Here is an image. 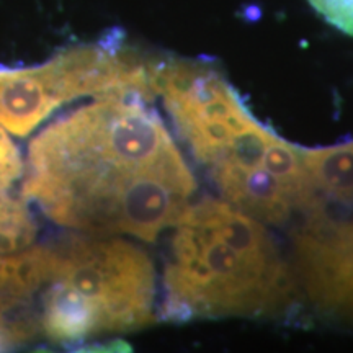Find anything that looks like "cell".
<instances>
[{
    "label": "cell",
    "instance_id": "8",
    "mask_svg": "<svg viewBox=\"0 0 353 353\" xmlns=\"http://www.w3.org/2000/svg\"><path fill=\"white\" fill-rule=\"evenodd\" d=\"M301 157L317 195L330 205L353 210V139L301 149Z\"/></svg>",
    "mask_w": 353,
    "mask_h": 353
},
{
    "label": "cell",
    "instance_id": "9",
    "mask_svg": "<svg viewBox=\"0 0 353 353\" xmlns=\"http://www.w3.org/2000/svg\"><path fill=\"white\" fill-rule=\"evenodd\" d=\"M37 237V223L28 208V200L0 190V254H15L28 249Z\"/></svg>",
    "mask_w": 353,
    "mask_h": 353
},
{
    "label": "cell",
    "instance_id": "3",
    "mask_svg": "<svg viewBox=\"0 0 353 353\" xmlns=\"http://www.w3.org/2000/svg\"><path fill=\"white\" fill-rule=\"evenodd\" d=\"M175 130L223 200L262 223H288L319 198L301 148L255 120L229 82L213 83L190 99Z\"/></svg>",
    "mask_w": 353,
    "mask_h": 353
},
{
    "label": "cell",
    "instance_id": "6",
    "mask_svg": "<svg viewBox=\"0 0 353 353\" xmlns=\"http://www.w3.org/2000/svg\"><path fill=\"white\" fill-rule=\"evenodd\" d=\"M293 275L321 314L353 321V210L319 198L291 232Z\"/></svg>",
    "mask_w": 353,
    "mask_h": 353
},
{
    "label": "cell",
    "instance_id": "11",
    "mask_svg": "<svg viewBox=\"0 0 353 353\" xmlns=\"http://www.w3.org/2000/svg\"><path fill=\"white\" fill-rule=\"evenodd\" d=\"M311 7L342 33L353 37V0H307Z\"/></svg>",
    "mask_w": 353,
    "mask_h": 353
},
{
    "label": "cell",
    "instance_id": "2",
    "mask_svg": "<svg viewBox=\"0 0 353 353\" xmlns=\"http://www.w3.org/2000/svg\"><path fill=\"white\" fill-rule=\"evenodd\" d=\"M174 228L162 321L273 317L296 304L293 270L260 219L206 198L190 205Z\"/></svg>",
    "mask_w": 353,
    "mask_h": 353
},
{
    "label": "cell",
    "instance_id": "4",
    "mask_svg": "<svg viewBox=\"0 0 353 353\" xmlns=\"http://www.w3.org/2000/svg\"><path fill=\"white\" fill-rule=\"evenodd\" d=\"M39 335L77 343L138 330L154 321L157 275L151 257L120 236L70 234L44 245Z\"/></svg>",
    "mask_w": 353,
    "mask_h": 353
},
{
    "label": "cell",
    "instance_id": "5",
    "mask_svg": "<svg viewBox=\"0 0 353 353\" xmlns=\"http://www.w3.org/2000/svg\"><path fill=\"white\" fill-rule=\"evenodd\" d=\"M157 57L123 44L72 46L37 68L0 69V126L25 138L68 101L156 95Z\"/></svg>",
    "mask_w": 353,
    "mask_h": 353
},
{
    "label": "cell",
    "instance_id": "7",
    "mask_svg": "<svg viewBox=\"0 0 353 353\" xmlns=\"http://www.w3.org/2000/svg\"><path fill=\"white\" fill-rule=\"evenodd\" d=\"M46 275L44 245L0 254V350L38 335L34 304Z\"/></svg>",
    "mask_w": 353,
    "mask_h": 353
},
{
    "label": "cell",
    "instance_id": "10",
    "mask_svg": "<svg viewBox=\"0 0 353 353\" xmlns=\"http://www.w3.org/2000/svg\"><path fill=\"white\" fill-rule=\"evenodd\" d=\"M23 175V161L7 130L0 126V190H12Z\"/></svg>",
    "mask_w": 353,
    "mask_h": 353
},
{
    "label": "cell",
    "instance_id": "1",
    "mask_svg": "<svg viewBox=\"0 0 353 353\" xmlns=\"http://www.w3.org/2000/svg\"><path fill=\"white\" fill-rule=\"evenodd\" d=\"M196 192L182 151L148 100L107 95L39 132L21 195L59 226L154 242Z\"/></svg>",
    "mask_w": 353,
    "mask_h": 353
}]
</instances>
